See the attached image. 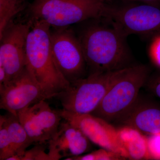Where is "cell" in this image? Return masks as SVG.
Listing matches in <instances>:
<instances>
[{
	"label": "cell",
	"instance_id": "6da1fadb",
	"mask_svg": "<svg viewBox=\"0 0 160 160\" xmlns=\"http://www.w3.org/2000/svg\"><path fill=\"white\" fill-rule=\"evenodd\" d=\"M50 25L36 20L26 43V67L37 82L52 98L69 86L57 66L51 44Z\"/></svg>",
	"mask_w": 160,
	"mask_h": 160
},
{
	"label": "cell",
	"instance_id": "7a4b0ae2",
	"mask_svg": "<svg viewBox=\"0 0 160 160\" xmlns=\"http://www.w3.org/2000/svg\"><path fill=\"white\" fill-rule=\"evenodd\" d=\"M126 38L113 27L94 26L86 30L80 41L91 73L128 67L125 66L129 58Z\"/></svg>",
	"mask_w": 160,
	"mask_h": 160
},
{
	"label": "cell",
	"instance_id": "3957f363",
	"mask_svg": "<svg viewBox=\"0 0 160 160\" xmlns=\"http://www.w3.org/2000/svg\"><path fill=\"white\" fill-rule=\"evenodd\" d=\"M149 74V69L144 65L124 68L91 114L108 122H116L137 102Z\"/></svg>",
	"mask_w": 160,
	"mask_h": 160
},
{
	"label": "cell",
	"instance_id": "277c9868",
	"mask_svg": "<svg viewBox=\"0 0 160 160\" xmlns=\"http://www.w3.org/2000/svg\"><path fill=\"white\" fill-rule=\"evenodd\" d=\"M123 69L106 72H92L87 77L69 83L67 88L54 98L59 100L65 111L79 114H91L99 106L108 89Z\"/></svg>",
	"mask_w": 160,
	"mask_h": 160
},
{
	"label": "cell",
	"instance_id": "5b68a950",
	"mask_svg": "<svg viewBox=\"0 0 160 160\" xmlns=\"http://www.w3.org/2000/svg\"><path fill=\"white\" fill-rule=\"evenodd\" d=\"M112 8L96 0H39L32 11L36 20L64 27L89 19H109Z\"/></svg>",
	"mask_w": 160,
	"mask_h": 160
},
{
	"label": "cell",
	"instance_id": "8992f818",
	"mask_svg": "<svg viewBox=\"0 0 160 160\" xmlns=\"http://www.w3.org/2000/svg\"><path fill=\"white\" fill-rule=\"evenodd\" d=\"M109 19L125 38L132 34L160 33V8L152 4L112 8Z\"/></svg>",
	"mask_w": 160,
	"mask_h": 160
},
{
	"label": "cell",
	"instance_id": "52a82bcc",
	"mask_svg": "<svg viewBox=\"0 0 160 160\" xmlns=\"http://www.w3.org/2000/svg\"><path fill=\"white\" fill-rule=\"evenodd\" d=\"M52 54L57 66L69 83L83 77L86 66L80 41L71 31L61 29L51 32Z\"/></svg>",
	"mask_w": 160,
	"mask_h": 160
},
{
	"label": "cell",
	"instance_id": "ba28073f",
	"mask_svg": "<svg viewBox=\"0 0 160 160\" xmlns=\"http://www.w3.org/2000/svg\"><path fill=\"white\" fill-rule=\"evenodd\" d=\"M0 108L18 117L19 112L51 97L39 85L26 67L22 72L0 87Z\"/></svg>",
	"mask_w": 160,
	"mask_h": 160
},
{
	"label": "cell",
	"instance_id": "9c48e42d",
	"mask_svg": "<svg viewBox=\"0 0 160 160\" xmlns=\"http://www.w3.org/2000/svg\"><path fill=\"white\" fill-rule=\"evenodd\" d=\"M42 100L19 112L18 118L32 143L44 144L54 136L62 120L58 110Z\"/></svg>",
	"mask_w": 160,
	"mask_h": 160
},
{
	"label": "cell",
	"instance_id": "30bf717a",
	"mask_svg": "<svg viewBox=\"0 0 160 160\" xmlns=\"http://www.w3.org/2000/svg\"><path fill=\"white\" fill-rule=\"evenodd\" d=\"M58 111L63 119L81 129L90 142L128 159L127 153L119 141L117 129L109 122L91 114H76L63 109Z\"/></svg>",
	"mask_w": 160,
	"mask_h": 160
},
{
	"label": "cell",
	"instance_id": "8fae6325",
	"mask_svg": "<svg viewBox=\"0 0 160 160\" xmlns=\"http://www.w3.org/2000/svg\"><path fill=\"white\" fill-rule=\"evenodd\" d=\"M29 30L30 25L16 24L6 29L0 38V65L6 70L7 83L26 67V39Z\"/></svg>",
	"mask_w": 160,
	"mask_h": 160
},
{
	"label": "cell",
	"instance_id": "7c38bea8",
	"mask_svg": "<svg viewBox=\"0 0 160 160\" xmlns=\"http://www.w3.org/2000/svg\"><path fill=\"white\" fill-rule=\"evenodd\" d=\"M63 120L56 134L48 143L50 160L81 155L90 148V140L83 132Z\"/></svg>",
	"mask_w": 160,
	"mask_h": 160
},
{
	"label": "cell",
	"instance_id": "4fadbf2b",
	"mask_svg": "<svg viewBox=\"0 0 160 160\" xmlns=\"http://www.w3.org/2000/svg\"><path fill=\"white\" fill-rule=\"evenodd\" d=\"M123 126H129L148 135L160 132V109L136 103L117 120Z\"/></svg>",
	"mask_w": 160,
	"mask_h": 160
},
{
	"label": "cell",
	"instance_id": "5bb4252c",
	"mask_svg": "<svg viewBox=\"0 0 160 160\" xmlns=\"http://www.w3.org/2000/svg\"><path fill=\"white\" fill-rule=\"evenodd\" d=\"M121 146L130 160L150 159L147 148V136L138 130L127 126L117 129Z\"/></svg>",
	"mask_w": 160,
	"mask_h": 160
},
{
	"label": "cell",
	"instance_id": "9a60e30c",
	"mask_svg": "<svg viewBox=\"0 0 160 160\" xmlns=\"http://www.w3.org/2000/svg\"><path fill=\"white\" fill-rule=\"evenodd\" d=\"M4 116L7 131L15 155L20 156L33 143L18 117L8 112Z\"/></svg>",
	"mask_w": 160,
	"mask_h": 160
},
{
	"label": "cell",
	"instance_id": "2e32d148",
	"mask_svg": "<svg viewBox=\"0 0 160 160\" xmlns=\"http://www.w3.org/2000/svg\"><path fill=\"white\" fill-rule=\"evenodd\" d=\"M22 9V0H0V38L12 19Z\"/></svg>",
	"mask_w": 160,
	"mask_h": 160
},
{
	"label": "cell",
	"instance_id": "e0dca14e",
	"mask_svg": "<svg viewBox=\"0 0 160 160\" xmlns=\"http://www.w3.org/2000/svg\"><path fill=\"white\" fill-rule=\"evenodd\" d=\"M15 152L9 138L4 115L0 116V160H8Z\"/></svg>",
	"mask_w": 160,
	"mask_h": 160
},
{
	"label": "cell",
	"instance_id": "ac0fdd59",
	"mask_svg": "<svg viewBox=\"0 0 160 160\" xmlns=\"http://www.w3.org/2000/svg\"><path fill=\"white\" fill-rule=\"evenodd\" d=\"M126 159L116 152L107 149H98L85 155L66 158V160H117Z\"/></svg>",
	"mask_w": 160,
	"mask_h": 160
},
{
	"label": "cell",
	"instance_id": "d6986e66",
	"mask_svg": "<svg viewBox=\"0 0 160 160\" xmlns=\"http://www.w3.org/2000/svg\"><path fill=\"white\" fill-rule=\"evenodd\" d=\"M44 144H37L36 146L29 150H26L20 156H13L8 160H50L48 153L45 151Z\"/></svg>",
	"mask_w": 160,
	"mask_h": 160
},
{
	"label": "cell",
	"instance_id": "ffe728a7",
	"mask_svg": "<svg viewBox=\"0 0 160 160\" xmlns=\"http://www.w3.org/2000/svg\"><path fill=\"white\" fill-rule=\"evenodd\" d=\"M147 140L150 159L160 160V132L148 135Z\"/></svg>",
	"mask_w": 160,
	"mask_h": 160
},
{
	"label": "cell",
	"instance_id": "44dd1931",
	"mask_svg": "<svg viewBox=\"0 0 160 160\" xmlns=\"http://www.w3.org/2000/svg\"><path fill=\"white\" fill-rule=\"evenodd\" d=\"M150 57L154 64L160 68V35L155 38L150 49Z\"/></svg>",
	"mask_w": 160,
	"mask_h": 160
},
{
	"label": "cell",
	"instance_id": "7402d4cb",
	"mask_svg": "<svg viewBox=\"0 0 160 160\" xmlns=\"http://www.w3.org/2000/svg\"><path fill=\"white\" fill-rule=\"evenodd\" d=\"M152 90L154 94L160 98V78L156 80L152 86Z\"/></svg>",
	"mask_w": 160,
	"mask_h": 160
},
{
	"label": "cell",
	"instance_id": "603a6c76",
	"mask_svg": "<svg viewBox=\"0 0 160 160\" xmlns=\"http://www.w3.org/2000/svg\"><path fill=\"white\" fill-rule=\"evenodd\" d=\"M132 1H139V2H144L149 4H152L153 3L160 2V0H132Z\"/></svg>",
	"mask_w": 160,
	"mask_h": 160
},
{
	"label": "cell",
	"instance_id": "cb8c5ba5",
	"mask_svg": "<svg viewBox=\"0 0 160 160\" xmlns=\"http://www.w3.org/2000/svg\"><path fill=\"white\" fill-rule=\"evenodd\" d=\"M96 1H100V2H106V0H96Z\"/></svg>",
	"mask_w": 160,
	"mask_h": 160
}]
</instances>
